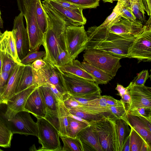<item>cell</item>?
Segmentation results:
<instances>
[{
  "label": "cell",
  "mask_w": 151,
  "mask_h": 151,
  "mask_svg": "<svg viewBox=\"0 0 151 151\" xmlns=\"http://www.w3.org/2000/svg\"><path fill=\"white\" fill-rule=\"evenodd\" d=\"M110 27L102 23L92 26L86 32L88 42L85 50L93 49L104 51L120 58H128L129 48L135 38H128L109 32Z\"/></svg>",
  "instance_id": "cell-1"
},
{
  "label": "cell",
  "mask_w": 151,
  "mask_h": 151,
  "mask_svg": "<svg viewBox=\"0 0 151 151\" xmlns=\"http://www.w3.org/2000/svg\"><path fill=\"white\" fill-rule=\"evenodd\" d=\"M42 5L45 14L47 27L44 34L43 46L45 54L43 59L52 66H56L59 50L66 48L65 31L67 24L44 0Z\"/></svg>",
  "instance_id": "cell-2"
},
{
  "label": "cell",
  "mask_w": 151,
  "mask_h": 151,
  "mask_svg": "<svg viewBox=\"0 0 151 151\" xmlns=\"http://www.w3.org/2000/svg\"><path fill=\"white\" fill-rule=\"evenodd\" d=\"M116 119L105 117L90 122L98 136L103 151H119Z\"/></svg>",
  "instance_id": "cell-3"
},
{
  "label": "cell",
  "mask_w": 151,
  "mask_h": 151,
  "mask_svg": "<svg viewBox=\"0 0 151 151\" xmlns=\"http://www.w3.org/2000/svg\"><path fill=\"white\" fill-rule=\"evenodd\" d=\"M128 58L136 59L138 63L151 61V16L129 47Z\"/></svg>",
  "instance_id": "cell-4"
},
{
  "label": "cell",
  "mask_w": 151,
  "mask_h": 151,
  "mask_svg": "<svg viewBox=\"0 0 151 151\" xmlns=\"http://www.w3.org/2000/svg\"><path fill=\"white\" fill-rule=\"evenodd\" d=\"M84 60L91 65L104 71L113 78L121 67L119 57L101 50L90 49L85 50Z\"/></svg>",
  "instance_id": "cell-5"
},
{
  "label": "cell",
  "mask_w": 151,
  "mask_h": 151,
  "mask_svg": "<svg viewBox=\"0 0 151 151\" xmlns=\"http://www.w3.org/2000/svg\"><path fill=\"white\" fill-rule=\"evenodd\" d=\"M37 0H25L23 12L27 25L29 43V51L38 50L43 45L44 34L38 25L36 15Z\"/></svg>",
  "instance_id": "cell-6"
},
{
  "label": "cell",
  "mask_w": 151,
  "mask_h": 151,
  "mask_svg": "<svg viewBox=\"0 0 151 151\" xmlns=\"http://www.w3.org/2000/svg\"><path fill=\"white\" fill-rule=\"evenodd\" d=\"M39 142L42 147L37 151H61L58 131L44 118H37Z\"/></svg>",
  "instance_id": "cell-7"
},
{
  "label": "cell",
  "mask_w": 151,
  "mask_h": 151,
  "mask_svg": "<svg viewBox=\"0 0 151 151\" xmlns=\"http://www.w3.org/2000/svg\"><path fill=\"white\" fill-rule=\"evenodd\" d=\"M65 36L67 52L73 61L86 48L88 39L84 25L67 26Z\"/></svg>",
  "instance_id": "cell-8"
},
{
  "label": "cell",
  "mask_w": 151,
  "mask_h": 151,
  "mask_svg": "<svg viewBox=\"0 0 151 151\" xmlns=\"http://www.w3.org/2000/svg\"><path fill=\"white\" fill-rule=\"evenodd\" d=\"M62 76L67 93L70 95L83 96L101 91L94 81L68 73H62Z\"/></svg>",
  "instance_id": "cell-9"
},
{
  "label": "cell",
  "mask_w": 151,
  "mask_h": 151,
  "mask_svg": "<svg viewBox=\"0 0 151 151\" xmlns=\"http://www.w3.org/2000/svg\"><path fill=\"white\" fill-rule=\"evenodd\" d=\"M46 63L44 67L38 70L33 69L36 83L39 86L46 83L52 84L63 96L67 92L62 73L57 67Z\"/></svg>",
  "instance_id": "cell-10"
},
{
  "label": "cell",
  "mask_w": 151,
  "mask_h": 151,
  "mask_svg": "<svg viewBox=\"0 0 151 151\" xmlns=\"http://www.w3.org/2000/svg\"><path fill=\"white\" fill-rule=\"evenodd\" d=\"M5 119L13 134H19L37 137V123L33 120L29 112L26 111H20L12 118Z\"/></svg>",
  "instance_id": "cell-11"
},
{
  "label": "cell",
  "mask_w": 151,
  "mask_h": 151,
  "mask_svg": "<svg viewBox=\"0 0 151 151\" xmlns=\"http://www.w3.org/2000/svg\"><path fill=\"white\" fill-rule=\"evenodd\" d=\"M24 15L20 13L14 19L12 30L17 53L21 60L29 51V43L26 28L23 22Z\"/></svg>",
  "instance_id": "cell-12"
},
{
  "label": "cell",
  "mask_w": 151,
  "mask_h": 151,
  "mask_svg": "<svg viewBox=\"0 0 151 151\" xmlns=\"http://www.w3.org/2000/svg\"><path fill=\"white\" fill-rule=\"evenodd\" d=\"M65 21L68 26H80L85 24L86 19L81 8L74 9L64 7L53 0H44Z\"/></svg>",
  "instance_id": "cell-13"
},
{
  "label": "cell",
  "mask_w": 151,
  "mask_h": 151,
  "mask_svg": "<svg viewBox=\"0 0 151 151\" xmlns=\"http://www.w3.org/2000/svg\"><path fill=\"white\" fill-rule=\"evenodd\" d=\"M131 96V103L127 109L143 107L151 109V88L145 85L137 86L131 82L126 87Z\"/></svg>",
  "instance_id": "cell-14"
},
{
  "label": "cell",
  "mask_w": 151,
  "mask_h": 151,
  "mask_svg": "<svg viewBox=\"0 0 151 151\" xmlns=\"http://www.w3.org/2000/svg\"><path fill=\"white\" fill-rule=\"evenodd\" d=\"M39 86L34 84L20 92L15 94L7 101V107L3 113L4 117L7 119L12 118L18 112L24 111L26 101L30 94Z\"/></svg>",
  "instance_id": "cell-15"
},
{
  "label": "cell",
  "mask_w": 151,
  "mask_h": 151,
  "mask_svg": "<svg viewBox=\"0 0 151 151\" xmlns=\"http://www.w3.org/2000/svg\"><path fill=\"white\" fill-rule=\"evenodd\" d=\"M143 25L139 20H131L123 18L111 27L107 28L111 33L128 38H135L142 28Z\"/></svg>",
  "instance_id": "cell-16"
},
{
  "label": "cell",
  "mask_w": 151,
  "mask_h": 151,
  "mask_svg": "<svg viewBox=\"0 0 151 151\" xmlns=\"http://www.w3.org/2000/svg\"><path fill=\"white\" fill-rule=\"evenodd\" d=\"M81 143L83 151H103L98 135L93 127L90 125L81 130L77 135Z\"/></svg>",
  "instance_id": "cell-17"
},
{
  "label": "cell",
  "mask_w": 151,
  "mask_h": 151,
  "mask_svg": "<svg viewBox=\"0 0 151 151\" xmlns=\"http://www.w3.org/2000/svg\"><path fill=\"white\" fill-rule=\"evenodd\" d=\"M38 87L28 98L24 111L31 113L37 118H44L46 114L45 108Z\"/></svg>",
  "instance_id": "cell-18"
},
{
  "label": "cell",
  "mask_w": 151,
  "mask_h": 151,
  "mask_svg": "<svg viewBox=\"0 0 151 151\" xmlns=\"http://www.w3.org/2000/svg\"><path fill=\"white\" fill-rule=\"evenodd\" d=\"M24 65L17 64L11 72L7 83L1 94L4 104L15 94L22 70Z\"/></svg>",
  "instance_id": "cell-19"
},
{
  "label": "cell",
  "mask_w": 151,
  "mask_h": 151,
  "mask_svg": "<svg viewBox=\"0 0 151 151\" xmlns=\"http://www.w3.org/2000/svg\"><path fill=\"white\" fill-rule=\"evenodd\" d=\"M0 50L2 53L12 58L17 63L22 64L18 57L12 31L6 30L3 33L2 38L0 41Z\"/></svg>",
  "instance_id": "cell-20"
},
{
  "label": "cell",
  "mask_w": 151,
  "mask_h": 151,
  "mask_svg": "<svg viewBox=\"0 0 151 151\" xmlns=\"http://www.w3.org/2000/svg\"><path fill=\"white\" fill-rule=\"evenodd\" d=\"M38 88L45 108L46 114L58 116L57 102L50 88L44 83Z\"/></svg>",
  "instance_id": "cell-21"
},
{
  "label": "cell",
  "mask_w": 151,
  "mask_h": 151,
  "mask_svg": "<svg viewBox=\"0 0 151 151\" xmlns=\"http://www.w3.org/2000/svg\"><path fill=\"white\" fill-rule=\"evenodd\" d=\"M129 127L133 128L151 146V131L149 130L139 117L130 114L127 112L124 117Z\"/></svg>",
  "instance_id": "cell-22"
},
{
  "label": "cell",
  "mask_w": 151,
  "mask_h": 151,
  "mask_svg": "<svg viewBox=\"0 0 151 151\" xmlns=\"http://www.w3.org/2000/svg\"><path fill=\"white\" fill-rule=\"evenodd\" d=\"M37 84L35 81L33 69L31 64L24 66L15 92V94Z\"/></svg>",
  "instance_id": "cell-23"
},
{
  "label": "cell",
  "mask_w": 151,
  "mask_h": 151,
  "mask_svg": "<svg viewBox=\"0 0 151 151\" xmlns=\"http://www.w3.org/2000/svg\"><path fill=\"white\" fill-rule=\"evenodd\" d=\"M63 73L70 74L95 81L94 78L84 69L81 63L78 60H74L71 64L58 67Z\"/></svg>",
  "instance_id": "cell-24"
},
{
  "label": "cell",
  "mask_w": 151,
  "mask_h": 151,
  "mask_svg": "<svg viewBox=\"0 0 151 151\" xmlns=\"http://www.w3.org/2000/svg\"><path fill=\"white\" fill-rule=\"evenodd\" d=\"M56 98L57 102L59 135L68 136V116L70 112L65 105L62 99Z\"/></svg>",
  "instance_id": "cell-25"
},
{
  "label": "cell",
  "mask_w": 151,
  "mask_h": 151,
  "mask_svg": "<svg viewBox=\"0 0 151 151\" xmlns=\"http://www.w3.org/2000/svg\"><path fill=\"white\" fill-rule=\"evenodd\" d=\"M81 64L85 70L94 79L97 84H106L113 79L109 75L102 70L94 67L84 61Z\"/></svg>",
  "instance_id": "cell-26"
},
{
  "label": "cell",
  "mask_w": 151,
  "mask_h": 151,
  "mask_svg": "<svg viewBox=\"0 0 151 151\" xmlns=\"http://www.w3.org/2000/svg\"><path fill=\"white\" fill-rule=\"evenodd\" d=\"M130 151H150L149 146L143 138L133 128L130 127Z\"/></svg>",
  "instance_id": "cell-27"
},
{
  "label": "cell",
  "mask_w": 151,
  "mask_h": 151,
  "mask_svg": "<svg viewBox=\"0 0 151 151\" xmlns=\"http://www.w3.org/2000/svg\"><path fill=\"white\" fill-rule=\"evenodd\" d=\"M119 140V151H122L124 146L130 136L131 129L123 118L115 120Z\"/></svg>",
  "instance_id": "cell-28"
},
{
  "label": "cell",
  "mask_w": 151,
  "mask_h": 151,
  "mask_svg": "<svg viewBox=\"0 0 151 151\" xmlns=\"http://www.w3.org/2000/svg\"><path fill=\"white\" fill-rule=\"evenodd\" d=\"M13 133L7 125L3 115L0 114V147H10Z\"/></svg>",
  "instance_id": "cell-29"
},
{
  "label": "cell",
  "mask_w": 151,
  "mask_h": 151,
  "mask_svg": "<svg viewBox=\"0 0 151 151\" xmlns=\"http://www.w3.org/2000/svg\"><path fill=\"white\" fill-rule=\"evenodd\" d=\"M68 110L71 114L81 118L89 124L91 122L99 120L106 117L88 110L81 106L73 108Z\"/></svg>",
  "instance_id": "cell-30"
},
{
  "label": "cell",
  "mask_w": 151,
  "mask_h": 151,
  "mask_svg": "<svg viewBox=\"0 0 151 151\" xmlns=\"http://www.w3.org/2000/svg\"><path fill=\"white\" fill-rule=\"evenodd\" d=\"M59 136L63 143L61 151H83L81 141L78 137L61 135Z\"/></svg>",
  "instance_id": "cell-31"
},
{
  "label": "cell",
  "mask_w": 151,
  "mask_h": 151,
  "mask_svg": "<svg viewBox=\"0 0 151 151\" xmlns=\"http://www.w3.org/2000/svg\"><path fill=\"white\" fill-rule=\"evenodd\" d=\"M68 136L76 137L78 134L83 129L90 125L86 122L68 116Z\"/></svg>",
  "instance_id": "cell-32"
},
{
  "label": "cell",
  "mask_w": 151,
  "mask_h": 151,
  "mask_svg": "<svg viewBox=\"0 0 151 151\" xmlns=\"http://www.w3.org/2000/svg\"><path fill=\"white\" fill-rule=\"evenodd\" d=\"M129 7L136 18L142 23L145 22V14L142 0H129Z\"/></svg>",
  "instance_id": "cell-33"
},
{
  "label": "cell",
  "mask_w": 151,
  "mask_h": 151,
  "mask_svg": "<svg viewBox=\"0 0 151 151\" xmlns=\"http://www.w3.org/2000/svg\"><path fill=\"white\" fill-rule=\"evenodd\" d=\"M36 15L38 25L44 34L47 27V17L40 0H37Z\"/></svg>",
  "instance_id": "cell-34"
},
{
  "label": "cell",
  "mask_w": 151,
  "mask_h": 151,
  "mask_svg": "<svg viewBox=\"0 0 151 151\" xmlns=\"http://www.w3.org/2000/svg\"><path fill=\"white\" fill-rule=\"evenodd\" d=\"M114 8L120 14L122 18L131 20L136 19V17L128 5L118 1Z\"/></svg>",
  "instance_id": "cell-35"
},
{
  "label": "cell",
  "mask_w": 151,
  "mask_h": 151,
  "mask_svg": "<svg viewBox=\"0 0 151 151\" xmlns=\"http://www.w3.org/2000/svg\"><path fill=\"white\" fill-rule=\"evenodd\" d=\"M74 4L83 9L95 8L99 6L100 0H60Z\"/></svg>",
  "instance_id": "cell-36"
},
{
  "label": "cell",
  "mask_w": 151,
  "mask_h": 151,
  "mask_svg": "<svg viewBox=\"0 0 151 151\" xmlns=\"http://www.w3.org/2000/svg\"><path fill=\"white\" fill-rule=\"evenodd\" d=\"M45 54V51H35L29 52V53L21 60V63L23 65L31 64L37 59L44 58Z\"/></svg>",
  "instance_id": "cell-37"
},
{
  "label": "cell",
  "mask_w": 151,
  "mask_h": 151,
  "mask_svg": "<svg viewBox=\"0 0 151 151\" xmlns=\"http://www.w3.org/2000/svg\"><path fill=\"white\" fill-rule=\"evenodd\" d=\"M127 113L137 117L142 116L151 122V109L143 107H136L126 109Z\"/></svg>",
  "instance_id": "cell-38"
},
{
  "label": "cell",
  "mask_w": 151,
  "mask_h": 151,
  "mask_svg": "<svg viewBox=\"0 0 151 151\" xmlns=\"http://www.w3.org/2000/svg\"><path fill=\"white\" fill-rule=\"evenodd\" d=\"M73 61L67 52L66 48L59 50L56 61L57 67H58L71 64Z\"/></svg>",
  "instance_id": "cell-39"
},
{
  "label": "cell",
  "mask_w": 151,
  "mask_h": 151,
  "mask_svg": "<svg viewBox=\"0 0 151 151\" xmlns=\"http://www.w3.org/2000/svg\"><path fill=\"white\" fill-rule=\"evenodd\" d=\"M110 113L115 119H122L126 115L127 111L125 105L119 106H109Z\"/></svg>",
  "instance_id": "cell-40"
},
{
  "label": "cell",
  "mask_w": 151,
  "mask_h": 151,
  "mask_svg": "<svg viewBox=\"0 0 151 151\" xmlns=\"http://www.w3.org/2000/svg\"><path fill=\"white\" fill-rule=\"evenodd\" d=\"M101 91H99L96 92L80 96H71L75 100L81 103L82 105H86L91 101L99 98L101 96Z\"/></svg>",
  "instance_id": "cell-41"
},
{
  "label": "cell",
  "mask_w": 151,
  "mask_h": 151,
  "mask_svg": "<svg viewBox=\"0 0 151 151\" xmlns=\"http://www.w3.org/2000/svg\"><path fill=\"white\" fill-rule=\"evenodd\" d=\"M2 71L10 72L17 64L12 58L1 52Z\"/></svg>",
  "instance_id": "cell-42"
},
{
  "label": "cell",
  "mask_w": 151,
  "mask_h": 151,
  "mask_svg": "<svg viewBox=\"0 0 151 151\" xmlns=\"http://www.w3.org/2000/svg\"><path fill=\"white\" fill-rule=\"evenodd\" d=\"M149 77V75L148 70H143L138 74L137 76L131 82L134 85H144Z\"/></svg>",
  "instance_id": "cell-43"
},
{
  "label": "cell",
  "mask_w": 151,
  "mask_h": 151,
  "mask_svg": "<svg viewBox=\"0 0 151 151\" xmlns=\"http://www.w3.org/2000/svg\"><path fill=\"white\" fill-rule=\"evenodd\" d=\"M82 106H94L100 108L107 107L108 106L106 99L102 96H101L99 98L91 101L87 105Z\"/></svg>",
  "instance_id": "cell-44"
},
{
  "label": "cell",
  "mask_w": 151,
  "mask_h": 151,
  "mask_svg": "<svg viewBox=\"0 0 151 151\" xmlns=\"http://www.w3.org/2000/svg\"><path fill=\"white\" fill-rule=\"evenodd\" d=\"M102 96L105 99L107 104L109 106H116L125 105L120 100L115 99L110 96L105 95Z\"/></svg>",
  "instance_id": "cell-45"
},
{
  "label": "cell",
  "mask_w": 151,
  "mask_h": 151,
  "mask_svg": "<svg viewBox=\"0 0 151 151\" xmlns=\"http://www.w3.org/2000/svg\"><path fill=\"white\" fill-rule=\"evenodd\" d=\"M10 72H7L2 71L0 73V92L1 93L7 83Z\"/></svg>",
  "instance_id": "cell-46"
},
{
  "label": "cell",
  "mask_w": 151,
  "mask_h": 151,
  "mask_svg": "<svg viewBox=\"0 0 151 151\" xmlns=\"http://www.w3.org/2000/svg\"><path fill=\"white\" fill-rule=\"evenodd\" d=\"M46 62L42 58L37 60L31 64L32 69L35 70H38L44 67L46 64Z\"/></svg>",
  "instance_id": "cell-47"
},
{
  "label": "cell",
  "mask_w": 151,
  "mask_h": 151,
  "mask_svg": "<svg viewBox=\"0 0 151 151\" xmlns=\"http://www.w3.org/2000/svg\"><path fill=\"white\" fill-rule=\"evenodd\" d=\"M61 6L65 8L71 9L81 8L78 6L70 3L60 0H53Z\"/></svg>",
  "instance_id": "cell-48"
},
{
  "label": "cell",
  "mask_w": 151,
  "mask_h": 151,
  "mask_svg": "<svg viewBox=\"0 0 151 151\" xmlns=\"http://www.w3.org/2000/svg\"><path fill=\"white\" fill-rule=\"evenodd\" d=\"M120 100L125 105V104H127V106L131 104V99L128 90L126 93L121 97Z\"/></svg>",
  "instance_id": "cell-49"
},
{
  "label": "cell",
  "mask_w": 151,
  "mask_h": 151,
  "mask_svg": "<svg viewBox=\"0 0 151 151\" xmlns=\"http://www.w3.org/2000/svg\"><path fill=\"white\" fill-rule=\"evenodd\" d=\"M145 12L149 16L151 15V0H142Z\"/></svg>",
  "instance_id": "cell-50"
},
{
  "label": "cell",
  "mask_w": 151,
  "mask_h": 151,
  "mask_svg": "<svg viewBox=\"0 0 151 151\" xmlns=\"http://www.w3.org/2000/svg\"><path fill=\"white\" fill-rule=\"evenodd\" d=\"M45 83L50 88L52 92L55 94L56 97L58 98L62 99L63 96L62 95L54 85L47 83Z\"/></svg>",
  "instance_id": "cell-51"
},
{
  "label": "cell",
  "mask_w": 151,
  "mask_h": 151,
  "mask_svg": "<svg viewBox=\"0 0 151 151\" xmlns=\"http://www.w3.org/2000/svg\"><path fill=\"white\" fill-rule=\"evenodd\" d=\"M115 89L118 92L117 94L120 96L121 97L124 95L127 90L126 87L125 88L123 86L119 84H117Z\"/></svg>",
  "instance_id": "cell-52"
},
{
  "label": "cell",
  "mask_w": 151,
  "mask_h": 151,
  "mask_svg": "<svg viewBox=\"0 0 151 151\" xmlns=\"http://www.w3.org/2000/svg\"><path fill=\"white\" fill-rule=\"evenodd\" d=\"M130 143L129 136L124 146L122 151H130Z\"/></svg>",
  "instance_id": "cell-53"
},
{
  "label": "cell",
  "mask_w": 151,
  "mask_h": 151,
  "mask_svg": "<svg viewBox=\"0 0 151 151\" xmlns=\"http://www.w3.org/2000/svg\"><path fill=\"white\" fill-rule=\"evenodd\" d=\"M138 117L141 119L149 130L151 131V122H149L144 117L142 116Z\"/></svg>",
  "instance_id": "cell-54"
},
{
  "label": "cell",
  "mask_w": 151,
  "mask_h": 151,
  "mask_svg": "<svg viewBox=\"0 0 151 151\" xmlns=\"http://www.w3.org/2000/svg\"><path fill=\"white\" fill-rule=\"evenodd\" d=\"M25 0H17L19 10L22 13L23 12L24 2Z\"/></svg>",
  "instance_id": "cell-55"
},
{
  "label": "cell",
  "mask_w": 151,
  "mask_h": 151,
  "mask_svg": "<svg viewBox=\"0 0 151 151\" xmlns=\"http://www.w3.org/2000/svg\"><path fill=\"white\" fill-rule=\"evenodd\" d=\"M117 1H120L124 4H126L129 6V0H118Z\"/></svg>",
  "instance_id": "cell-56"
},
{
  "label": "cell",
  "mask_w": 151,
  "mask_h": 151,
  "mask_svg": "<svg viewBox=\"0 0 151 151\" xmlns=\"http://www.w3.org/2000/svg\"><path fill=\"white\" fill-rule=\"evenodd\" d=\"M2 71L1 53L0 50V73H1Z\"/></svg>",
  "instance_id": "cell-57"
},
{
  "label": "cell",
  "mask_w": 151,
  "mask_h": 151,
  "mask_svg": "<svg viewBox=\"0 0 151 151\" xmlns=\"http://www.w3.org/2000/svg\"><path fill=\"white\" fill-rule=\"evenodd\" d=\"M2 104H4V102L1 93L0 92V105Z\"/></svg>",
  "instance_id": "cell-58"
},
{
  "label": "cell",
  "mask_w": 151,
  "mask_h": 151,
  "mask_svg": "<svg viewBox=\"0 0 151 151\" xmlns=\"http://www.w3.org/2000/svg\"><path fill=\"white\" fill-rule=\"evenodd\" d=\"M3 22L0 16V28L2 29L3 28Z\"/></svg>",
  "instance_id": "cell-59"
},
{
  "label": "cell",
  "mask_w": 151,
  "mask_h": 151,
  "mask_svg": "<svg viewBox=\"0 0 151 151\" xmlns=\"http://www.w3.org/2000/svg\"><path fill=\"white\" fill-rule=\"evenodd\" d=\"M104 2H110L112 3L113 2L115 1H118V0H102Z\"/></svg>",
  "instance_id": "cell-60"
},
{
  "label": "cell",
  "mask_w": 151,
  "mask_h": 151,
  "mask_svg": "<svg viewBox=\"0 0 151 151\" xmlns=\"http://www.w3.org/2000/svg\"><path fill=\"white\" fill-rule=\"evenodd\" d=\"M3 35V33H2L1 31L0 30V41L1 39V38L2 37Z\"/></svg>",
  "instance_id": "cell-61"
},
{
  "label": "cell",
  "mask_w": 151,
  "mask_h": 151,
  "mask_svg": "<svg viewBox=\"0 0 151 151\" xmlns=\"http://www.w3.org/2000/svg\"><path fill=\"white\" fill-rule=\"evenodd\" d=\"M1 12L0 10V16H1Z\"/></svg>",
  "instance_id": "cell-62"
},
{
  "label": "cell",
  "mask_w": 151,
  "mask_h": 151,
  "mask_svg": "<svg viewBox=\"0 0 151 151\" xmlns=\"http://www.w3.org/2000/svg\"><path fill=\"white\" fill-rule=\"evenodd\" d=\"M2 150L0 149V151H2Z\"/></svg>",
  "instance_id": "cell-63"
}]
</instances>
